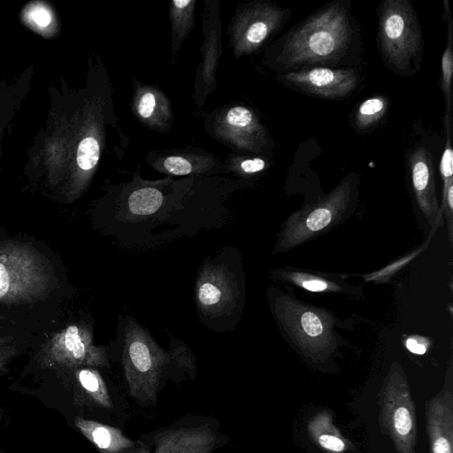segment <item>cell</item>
Segmentation results:
<instances>
[{
	"label": "cell",
	"mask_w": 453,
	"mask_h": 453,
	"mask_svg": "<svg viewBox=\"0 0 453 453\" xmlns=\"http://www.w3.org/2000/svg\"><path fill=\"white\" fill-rule=\"evenodd\" d=\"M50 354L54 360L71 367H105L108 357L103 347L93 344L90 331L78 325L66 327L52 341Z\"/></svg>",
	"instance_id": "9"
},
{
	"label": "cell",
	"mask_w": 453,
	"mask_h": 453,
	"mask_svg": "<svg viewBox=\"0 0 453 453\" xmlns=\"http://www.w3.org/2000/svg\"><path fill=\"white\" fill-rule=\"evenodd\" d=\"M162 193L154 188H142L131 193L127 199V213L119 221L127 225L148 223L163 203Z\"/></svg>",
	"instance_id": "14"
},
{
	"label": "cell",
	"mask_w": 453,
	"mask_h": 453,
	"mask_svg": "<svg viewBox=\"0 0 453 453\" xmlns=\"http://www.w3.org/2000/svg\"><path fill=\"white\" fill-rule=\"evenodd\" d=\"M265 166L266 162L259 157L246 159L241 163V169L246 173L261 172Z\"/></svg>",
	"instance_id": "24"
},
{
	"label": "cell",
	"mask_w": 453,
	"mask_h": 453,
	"mask_svg": "<svg viewBox=\"0 0 453 453\" xmlns=\"http://www.w3.org/2000/svg\"><path fill=\"white\" fill-rule=\"evenodd\" d=\"M100 149L97 141L93 137L84 138L77 150V163L82 170H90L97 164Z\"/></svg>",
	"instance_id": "19"
},
{
	"label": "cell",
	"mask_w": 453,
	"mask_h": 453,
	"mask_svg": "<svg viewBox=\"0 0 453 453\" xmlns=\"http://www.w3.org/2000/svg\"><path fill=\"white\" fill-rule=\"evenodd\" d=\"M156 106V97L153 93L147 92L143 94L138 104V112L143 119L150 118Z\"/></svg>",
	"instance_id": "23"
},
{
	"label": "cell",
	"mask_w": 453,
	"mask_h": 453,
	"mask_svg": "<svg viewBox=\"0 0 453 453\" xmlns=\"http://www.w3.org/2000/svg\"><path fill=\"white\" fill-rule=\"evenodd\" d=\"M408 164L418 201L425 210H431L434 204L433 157L426 148L418 145L411 151Z\"/></svg>",
	"instance_id": "12"
},
{
	"label": "cell",
	"mask_w": 453,
	"mask_h": 453,
	"mask_svg": "<svg viewBox=\"0 0 453 453\" xmlns=\"http://www.w3.org/2000/svg\"><path fill=\"white\" fill-rule=\"evenodd\" d=\"M406 347L411 352L414 354L422 355L426 351V348L425 345L418 342L416 340L412 338H409L406 341Z\"/></svg>",
	"instance_id": "27"
},
{
	"label": "cell",
	"mask_w": 453,
	"mask_h": 453,
	"mask_svg": "<svg viewBox=\"0 0 453 453\" xmlns=\"http://www.w3.org/2000/svg\"><path fill=\"white\" fill-rule=\"evenodd\" d=\"M380 424L396 453H414L417 441L415 403L404 374L392 369L379 393Z\"/></svg>",
	"instance_id": "7"
},
{
	"label": "cell",
	"mask_w": 453,
	"mask_h": 453,
	"mask_svg": "<svg viewBox=\"0 0 453 453\" xmlns=\"http://www.w3.org/2000/svg\"><path fill=\"white\" fill-rule=\"evenodd\" d=\"M301 326L303 332L311 337H318L323 333V325L320 319L311 311L303 313Z\"/></svg>",
	"instance_id": "21"
},
{
	"label": "cell",
	"mask_w": 453,
	"mask_h": 453,
	"mask_svg": "<svg viewBox=\"0 0 453 453\" xmlns=\"http://www.w3.org/2000/svg\"><path fill=\"white\" fill-rule=\"evenodd\" d=\"M33 20L41 27H45L50 22V14L43 7H36L31 12Z\"/></svg>",
	"instance_id": "25"
},
{
	"label": "cell",
	"mask_w": 453,
	"mask_h": 453,
	"mask_svg": "<svg viewBox=\"0 0 453 453\" xmlns=\"http://www.w3.org/2000/svg\"><path fill=\"white\" fill-rule=\"evenodd\" d=\"M388 107V101L383 96H373L362 102L357 107L354 123L360 130L373 127L384 116Z\"/></svg>",
	"instance_id": "17"
},
{
	"label": "cell",
	"mask_w": 453,
	"mask_h": 453,
	"mask_svg": "<svg viewBox=\"0 0 453 453\" xmlns=\"http://www.w3.org/2000/svg\"><path fill=\"white\" fill-rule=\"evenodd\" d=\"M302 286L303 288L311 292H321L327 288L326 282L317 279L304 280Z\"/></svg>",
	"instance_id": "26"
},
{
	"label": "cell",
	"mask_w": 453,
	"mask_h": 453,
	"mask_svg": "<svg viewBox=\"0 0 453 453\" xmlns=\"http://www.w3.org/2000/svg\"><path fill=\"white\" fill-rule=\"evenodd\" d=\"M381 54L389 67L401 75L414 73L420 64L423 38L411 4L406 0H386L379 12Z\"/></svg>",
	"instance_id": "4"
},
{
	"label": "cell",
	"mask_w": 453,
	"mask_h": 453,
	"mask_svg": "<svg viewBox=\"0 0 453 453\" xmlns=\"http://www.w3.org/2000/svg\"><path fill=\"white\" fill-rule=\"evenodd\" d=\"M280 78L289 88L327 99H340L349 96L359 82L358 73L355 69L321 66L288 72Z\"/></svg>",
	"instance_id": "8"
},
{
	"label": "cell",
	"mask_w": 453,
	"mask_h": 453,
	"mask_svg": "<svg viewBox=\"0 0 453 453\" xmlns=\"http://www.w3.org/2000/svg\"><path fill=\"white\" fill-rule=\"evenodd\" d=\"M308 433L311 438L324 450L330 453H342L348 449V441L335 426L332 413L321 411L308 422Z\"/></svg>",
	"instance_id": "13"
},
{
	"label": "cell",
	"mask_w": 453,
	"mask_h": 453,
	"mask_svg": "<svg viewBox=\"0 0 453 453\" xmlns=\"http://www.w3.org/2000/svg\"><path fill=\"white\" fill-rule=\"evenodd\" d=\"M164 165L168 173L175 175H186L192 172L191 164L181 157H169L165 160Z\"/></svg>",
	"instance_id": "22"
},
{
	"label": "cell",
	"mask_w": 453,
	"mask_h": 453,
	"mask_svg": "<svg viewBox=\"0 0 453 453\" xmlns=\"http://www.w3.org/2000/svg\"><path fill=\"white\" fill-rule=\"evenodd\" d=\"M242 280L241 259L234 247L204 260L196 279V306L207 327L217 332L234 328L242 313Z\"/></svg>",
	"instance_id": "3"
},
{
	"label": "cell",
	"mask_w": 453,
	"mask_h": 453,
	"mask_svg": "<svg viewBox=\"0 0 453 453\" xmlns=\"http://www.w3.org/2000/svg\"><path fill=\"white\" fill-rule=\"evenodd\" d=\"M445 14L447 17V46L441 56V89L446 101V112L450 114L451 111V80L453 74V27L450 16L449 1L443 2Z\"/></svg>",
	"instance_id": "16"
},
{
	"label": "cell",
	"mask_w": 453,
	"mask_h": 453,
	"mask_svg": "<svg viewBox=\"0 0 453 453\" xmlns=\"http://www.w3.org/2000/svg\"><path fill=\"white\" fill-rule=\"evenodd\" d=\"M351 39L349 8L340 2L331 4L287 34L283 64L304 70L318 64L338 62ZM298 70V71H299Z\"/></svg>",
	"instance_id": "2"
},
{
	"label": "cell",
	"mask_w": 453,
	"mask_h": 453,
	"mask_svg": "<svg viewBox=\"0 0 453 453\" xmlns=\"http://www.w3.org/2000/svg\"><path fill=\"white\" fill-rule=\"evenodd\" d=\"M76 377L80 386L98 407L110 410L112 401L109 390L100 373L92 367H81Z\"/></svg>",
	"instance_id": "15"
},
{
	"label": "cell",
	"mask_w": 453,
	"mask_h": 453,
	"mask_svg": "<svg viewBox=\"0 0 453 453\" xmlns=\"http://www.w3.org/2000/svg\"><path fill=\"white\" fill-rule=\"evenodd\" d=\"M444 201H446V203L448 204L449 210L452 211V209H453V184L448 188Z\"/></svg>",
	"instance_id": "28"
},
{
	"label": "cell",
	"mask_w": 453,
	"mask_h": 453,
	"mask_svg": "<svg viewBox=\"0 0 453 453\" xmlns=\"http://www.w3.org/2000/svg\"><path fill=\"white\" fill-rule=\"evenodd\" d=\"M42 257L26 246L0 247V303H15L42 296L50 286Z\"/></svg>",
	"instance_id": "6"
},
{
	"label": "cell",
	"mask_w": 453,
	"mask_h": 453,
	"mask_svg": "<svg viewBox=\"0 0 453 453\" xmlns=\"http://www.w3.org/2000/svg\"><path fill=\"white\" fill-rule=\"evenodd\" d=\"M75 426L100 453H149L142 441L130 439L116 426L82 418H76Z\"/></svg>",
	"instance_id": "11"
},
{
	"label": "cell",
	"mask_w": 453,
	"mask_h": 453,
	"mask_svg": "<svg viewBox=\"0 0 453 453\" xmlns=\"http://www.w3.org/2000/svg\"><path fill=\"white\" fill-rule=\"evenodd\" d=\"M122 365L130 396L140 405L154 406L168 379L196 374L195 357L182 342L162 349L132 317L123 329Z\"/></svg>",
	"instance_id": "1"
},
{
	"label": "cell",
	"mask_w": 453,
	"mask_h": 453,
	"mask_svg": "<svg viewBox=\"0 0 453 453\" xmlns=\"http://www.w3.org/2000/svg\"><path fill=\"white\" fill-rule=\"evenodd\" d=\"M226 122L235 130L254 133L257 127L252 112L243 106H235L227 112Z\"/></svg>",
	"instance_id": "20"
},
{
	"label": "cell",
	"mask_w": 453,
	"mask_h": 453,
	"mask_svg": "<svg viewBox=\"0 0 453 453\" xmlns=\"http://www.w3.org/2000/svg\"><path fill=\"white\" fill-rule=\"evenodd\" d=\"M191 3L192 1L190 0H175L173 2V4L178 8H184Z\"/></svg>",
	"instance_id": "29"
},
{
	"label": "cell",
	"mask_w": 453,
	"mask_h": 453,
	"mask_svg": "<svg viewBox=\"0 0 453 453\" xmlns=\"http://www.w3.org/2000/svg\"><path fill=\"white\" fill-rule=\"evenodd\" d=\"M216 418L187 415L173 423L142 434L149 453H216L230 438L220 432Z\"/></svg>",
	"instance_id": "5"
},
{
	"label": "cell",
	"mask_w": 453,
	"mask_h": 453,
	"mask_svg": "<svg viewBox=\"0 0 453 453\" xmlns=\"http://www.w3.org/2000/svg\"><path fill=\"white\" fill-rule=\"evenodd\" d=\"M445 127H446V144L441 155L440 163V172L443 180V200L446 196L448 188L453 184V150L450 142V123L449 114L445 113Z\"/></svg>",
	"instance_id": "18"
},
{
	"label": "cell",
	"mask_w": 453,
	"mask_h": 453,
	"mask_svg": "<svg viewBox=\"0 0 453 453\" xmlns=\"http://www.w3.org/2000/svg\"><path fill=\"white\" fill-rule=\"evenodd\" d=\"M431 453H453V394L443 388L426 403Z\"/></svg>",
	"instance_id": "10"
}]
</instances>
